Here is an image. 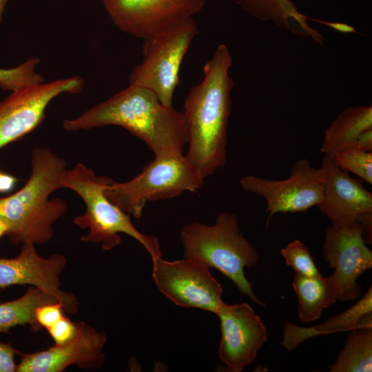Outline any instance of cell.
<instances>
[{
    "label": "cell",
    "mask_w": 372,
    "mask_h": 372,
    "mask_svg": "<svg viewBox=\"0 0 372 372\" xmlns=\"http://www.w3.org/2000/svg\"><path fill=\"white\" fill-rule=\"evenodd\" d=\"M120 126L145 142L154 156L182 154L187 144V127L183 111L163 105L149 89L128 85L72 119H65L68 132Z\"/></svg>",
    "instance_id": "obj_2"
},
{
    "label": "cell",
    "mask_w": 372,
    "mask_h": 372,
    "mask_svg": "<svg viewBox=\"0 0 372 372\" xmlns=\"http://www.w3.org/2000/svg\"><path fill=\"white\" fill-rule=\"evenodd\" d=\"M325 175L322 166L313 167L307 158L296 161L289 176L272 180L254 175L242 176L239 183L245 191L263 198L269 217L278 213H296L308 210L320 203Z\"/></svg>",
    "instance_id": "obj_9"
},
{
    "label": "cell",
    "mask_w": 372,
    "mask_h": 372,
    "mask_svg": "<svg viewBox=\"0 0 372 372\" xmlns=\"http://www.w3.org/2000/svg\"><path fill=\"white\" fill-rule=\"evenodd\" d=\"M204 180L183 153L165 154L155 156L128 181L118 183L109 178L104 193L125 213L139 218L147 201L175 198L185 192H196Z\"/></svg>",
    "instance_id": "obj_6"
},
{
    "label": "cell",
    "mask_w": 372,
    "mask_h": 372,
    "mask_svg": "<svg viewBox=\"0 0 372 372\" xmlns=\"http://www.w3.org/2000/svg\"><path fill=\"white\" fill-rule=\"evenodd\" d=\"M152 260L156 287L174 304L217 313L224 303L223 289L207 266L186 258L168 261L159 256Z\"/></svg>",
    "instance_id": "obj_8"
},
{
    "label": "cell",
    "mask_w": 372,
    "mask_h": 372,
    "mask_svg": "<svg viewBox=\"0 0 372 372\" xmlns=\"http://www.w3.org/2000/svg\"><path fill=\"white\" fill-rule=\"evenodd\" d=\"M34 244L23 243L19 256L13 258H0V289L12 285L37 287L53 296L63 307L64 313L78 311L76 296L61 289L60 275L67 262L61 254L48 258L40 256Z\"/></svg>",
    "instance_id": "obj_14"
},
{
    "label": "cell",
    "mask_w": 372,
    "mask_h": 372,
    "mask_svg": "<svg viewBox=\"0 0 372 372\" xmlns=\"http://www.w3.org/2000/svg\"><path fill=\"white\" fill-rule=\"evenodd\" d=\"M292 285L297 296L298 318L303 324L317 320L324 309L338 301L329 276L307 277L295 273Z\"/></svg>",
    "instance_id": "obj_19"
},
{
    "label": "cell",
    "mask_w": 372,
    "mask_h": 372,
    "mask_svg": "<svg viewBox=\"0 0 372 372\" xmlns=\"http://www.w3.org/2000/svg\"><path fill=\"white\" fill-rule=\"evenodd\" d=\"M7 1L8 0H0V23L2 20L3 11Z\"/></svg>",
    "instance_id": "obj_32"
},
{
    "label": "cell",
    "mask_w": 372,
    "mask_h": 372,
    "mask_svg": "<svg viewBox=\"0 0 372 372\" xmlns=\"http://www.w3.org/2000/svg\"><path fill=\"white\" fill-rule=\"evenodd\" d=\"M123 32L143 40L193 18L206 0H100Z\"/></svg>",
    "instance_id": "obj_12"
},
{
    "label": "cell",
    "mask_w": 372,
    "mask_h": 372,
    "mask_svg": "<svg viewBox=\"0 0 372 372\" xmlns=\"http://www.w3.org/2000/svg\"><path fill=\"white\" fill-rule=\"evenodd\" d=\"M358 222L329 227L325 232L322 255L334 269L329 276L335 286L337 300L351 301L362 293L358 278L372 267V251L367 247Z\"/></svg>",
    "instance_id": "obj_11"
},
{
    "label": "cell",
    "mask_w": 372,
    "mask_h": 372,
    "mask_svg": "<svg viewBox=\"0 0 372 372\" xmlns=\"http://www.w3.org/2000/svg\"><path fill=\"white\" fill-rule=\"evenodd\" d=\"M198 33L189 18L143 40V60L132 70L129 85L150 90L163 105L172 107L182 62Z\"/></svg>",
    "instance_id": "obj_7"
},
{
    "label": "cell",
    "mask_w": 372,
    "mask_h": 372,
    "mask_svg": "<svg viewBox=\"0 0 372 372\" xmlns=\"http://www.w3.org/2000/svg\"><path fill=\"white\" fill-rule=\"evenodd\" d=\"M74 338L63 344L32 353L17 351L21 361L17 372H61L72 364L90 370L100 369L105 361L103 349L107 335L85 322H77Z\"/></svg>",
    "instance_id": "obj_15"
},
{
    "label": "cell",
    "mask_w": 372,
    "mask_h": 372,
    "mask_svg": "<svg viewBox=\"0 0 372 372\" xmlns=\"http://www.w3.org/2000/svg\"><path fill=\"white\" fill-rule=\"evenodd\" d=\"M7 227L3 221L0 219V237L6 235Z\"/></svg>",
    "instance_id": "obj_33"
},
{
    "label": "cell",
    "mask_w": 372,
    "mask_h": 372,
    "mask_svg": "<svg viewBox=\"0 0 372 372\" xmlns=\"http://www.w3.org/2000/svg\"><path fill=\"white\" fill-rule=\"evenodd\" d=\"M63 316V307L59 302L44 304L36 311L37 322L46 329L57 322Z\"/></svg>",
    "instance_id": "obj_27"
},
{
    "label": "cell",
    "mask_w": 372,
    "mask_h": 372,
    "mask_svg": "<svg viewBox=\"0 0 372 372\" xmlns=\"http://www.w3.org/2000/svg\"><path fill=\"white\" fill-rule=\"evenodd\" d=\"M31 164V174L23 187L0 198V219L14 245L48 243L54 236L53 225L68 210L63 199H49L52 192L63 188L65 159L48 147H37L32 152Z\"/></svg>",
    "instance_id": "obj_3"
},
{
    "label": "cell",
    "mask_w": 372,
    "mask_h": 372,
    "mask_svg": "<svg viewBox=\"0 0 372 372\" xmlns=\"http://www.w3.org/2000/svg\"><path fill=\"white\" fill-rule=\"evenodd\" d=\"M17 350L10 343L0 342V372H16Z\"/></svg>",
    "instance_id": "obj_28"
},
{
    "label": "cell",
    "mask_w": 372,
    "mask_h": 372,
    "mask_svg": "<svg viewBox=\"0 0 372 372\" xmlns=\"http://www.w3.org/2000/svg\"><path fill=\"white\" fill-rule=\"evenodd\" d=\"M18 179L7 173L0 172V192L5 193L13 189Z\"/></svg>",
    "instance_id": "obj_31"
},
{
    "label": "cell",
    "mask_w": 372,
    "mask_h": 372,
    "mask_svg": "<svg viewBox=\"0 0 372 372\" xmlns=\"http://www.w3.org/2000/svg\"><path fill=\"white\" fill-rule=\"evenodd\" d=\"M372 129V107H350L342 111L324 130L320 150L333 157L353 147L358 137Z\"/></svg>",
    "instance_id": "obj_18"
},
{
    "label": "cell",
    "mask_w": 372,
    "mask_h": 372,
    "mask_svg": "<svg viewBox=\"0 0 372 372\" xmlns=\"http://www.w3.org/2000/svg\"><path fill=\"white\" fill-rule=\"evenodd\" d=\"M40 59L29 58L28 60L10 69L0 68V87L3 90L15 91L25 87L43 83L42 74L35 71Z\"/></svg>",
    "instance_id": "obj_23"
},
{
    "label": "cell",
    "mask_w": 372,
    "mask_h": 372,
    "mask_svg": "<svg viewBox=\"0 0 372 372\" xmlns=\"http://www.w3.org/2000/svg\"><path fill=\"white\" fill-rule=\"evenodd\" d=\"M280 254L286 265L291 267L296 273L307 277L322 276L309 248L300 240L291 241L280 250Z\"/></svg>",
    "instance_id": "obj_24"
},
{
    "label": "cell",
    "mask_w": 372,
    "mask_h": 372,
    "mask_svg": "<svg viewBox=\"0 0 372 372\" xmlns=\"http://www.w3.org/2000/svg\"><path fill=\"white\" fill-rule=\"evenodd\" d=\"M84 80L78 76L25 87L0 101V148L35 130L49 103L62 93L80 92Z\"/></svg>",
    "instance_id": "obj_10"
},
{
    "label": "cell",
    "mask_w": 372,
    "mask_h": 372,
    "mask_svg": "<svg viewBox=\"0 0 372 372\" xmlns=\"http://www.w3.org/2000/svg\"><path fill=\"white\" fill-rule=\"evenodd\" d=\"M245 11L262 21H271L287 30L302 23L304 15L291 0H234Z\"/></svg>",
    "instance_id": "obj_22"
},
{
    "label": "cell",
    "mask_w": 372,
    "mask_h": 372,
    "mask_svg": "<svg viewBox=\"0 0 372 372\" xmlns=\"http://www.w3.org/2000/svg\"><path fill=\"white\" fill-rule=\"evenodd\" d=\"M370 313H372L371 287L353 305L321 324L307 327L287 322L284 326L280 344L286 350L291 351L305 340L320 335L349 331L356 328L362 320Z\"/></svg>",
    "instance_id": "obj_17"
},
{
    "label": "cell",
    "mask_w": 372,
    "mask_h": 372,
    "mask_svg": "<svg viewBox=\"0 0 372 372\" xmlns=\"http://www.w3.org/2000/svg\"><path fill=\"white\" fill-rule=\"evenodd\" d=\"M77 322L63 316L57 322L48 328L55 344H63L72 340L77 333Z\"/></svg>",
    "instance_id": "obj_26"
},
{
    "label": "cell",
    "mask_w": 372,
    "mask_h": 372,
    "mask_svg": "<svg viewBox=\"0 0 372 372\" xmlns=\"http://www.w3.org/2000/svg\"><path fill=\"white\" fill-rule=\"evenodd\" d=\"M180 240L184 258L217 269L235 284L241 294L265 307L255 295L253 285L245 274V268L257 265L259 253L241 232L235 214L219 213L214 225L189 223L182 229Z\"/></svg>",
    "instance_id": "obj_4"
},
{
    "label": "cell",
    "mask_w": 372,
    "mask_h": 372,
    "mask_svg": "<svg viewBox=\"0 0 372 372\" xmlns=\"http://www.w3.org/2000/svg\"><path fill=\"white\" fill-rule=\"evenodd\" d=\"M372 371V313L349 331L344 345L330 366L331 372H371Z\"/></svg>",
    "instance_id": "obj_20"
},
{
    "label": "cell",
    "mask_w": 372,
    "mask_h": 372,
    "mask_svg": "<svg viewBox=\"0 0 372 372\" xmlns=\"http://www.w3.org/2000/svg\"><path fill=\"white\" fill-rule=\"evenodd\" d=\"M332 158L335 165L342 169L353 173L370 185L372 184V152L349 149L335 154Z\"/></svg>",
    "instance_id": "obj_25"
},
{
    "label": "cell",
    "mask_w": 372,
    "mask_h": 372,
    "mask_svg": "<svg viewBox=\"0 0 372 372\" xmlns=\"http://www.w3.org/2000/svg\"><path fill=\"white\" fill-rule=\"evenodd\" d=\"M350 149L364 152L372 150V129L363 132L357 139L353 147Z\"/></svg>",
    "instance_id": "obj_29"
},
{
    "label": "cell",
    "mask_w": 372,
    "mask_h": 372,
    "mask_svg": "<svg viewBox=\"0 0 372 372\" xmlns=\"http://www.w3.org/2000/svg\"><path fill=\"white\" fill-rule=\"evenodd\" d=\"M311 21L320 23L342 33H358L353 26L346 23L338 22H328L316 19H311Z\"/></svg>",
    "instance_id": "obj_30"
},
{
    "label": "cell",
    "mask_w": 372,
    "mask_h": 372,
    "mask_svg": "<svg viewBox=\"0 0 372 372\" xmlns=\"http://www.w3.org/2000/svg\"><path fill=\"white\" fill-rule=\"evenodd\" d=\"M232 58L221 43L203 66L202 81L189 90L183 111L187 127L186 157L205 179L227 160V131L231 113Z\"/></svg>",
    "instance_id": "obj_1"
},
{
    "label": "cell",
    "mask_w": 372,
    "mask_h": 372,
    "mask_svg": "<svg viewBox=\"0 0 372 372\" xmlns=\"http://www.w3.org/2000/svg\"><path fill=\"white\" fill-rule=\"evenodd\" d=\"M321 166L325 180L322 198L317 207L331 225H350L372 214V194L360 180L338 167L330 156L324 154Z\"/></svg>",
    "instance_id": "obj_16"
},
{
    "label": "cell",
    "mask_w": 372,
    "mask_h": 372,
    "mask_svg": "<svg viewBox=\"0 0 372 372\" xmlns=\"http://www.w3.org/2000/svg\"><path fill=\"white\" fill-rule=\"evenodd\" d=\"M221 337L218 354L230 372H241L254 362L269 338L265 325L247 302L223 303L217 313Z\"/></svg>",
    "instance_id": "obj_13"
},
{
    "label": "cell",
    "mask_w": 372,
    "mask_h": 372,
    "mask_svg": "<svg viewBox=\"0 0 372 372\" xmlns=\"http://www.w3.org/2000/svg\"><path fill=\"white\" fill-rule=\"evenodd\" d=\"M58 302L43 290L30 287L14 300L0 303V333H8L11 328L28 324L34 331L41 329L36 318L37 309L44 304Z\"/></svg>",
    "instance_id": "obj_21"
},
{
    "label": "cell",
    "mask_w": 372,
    "mask_h": 372,
    "mask_svg": "<svg viewBox=\"0 0 372 372\" xmlns=\"http://www.w3.org/2000/svg\"><path fill=\"white\" fill-rule=\"evenodd\" d=\"M109 178L97 176L94 171L79 163L72 169H66L61 177L63 188L75 192L85 205V212L74 218L81 229H89L86 236L81 238L84 242L101 243L102 249L108 251L118 246L121 238L119 234H127L141 244L151 258L161 256L158 240L154 236L140 232L125 213L104 193Z\"/></svg>",
    "instance_id": "obj_5"
}]
</instances>
